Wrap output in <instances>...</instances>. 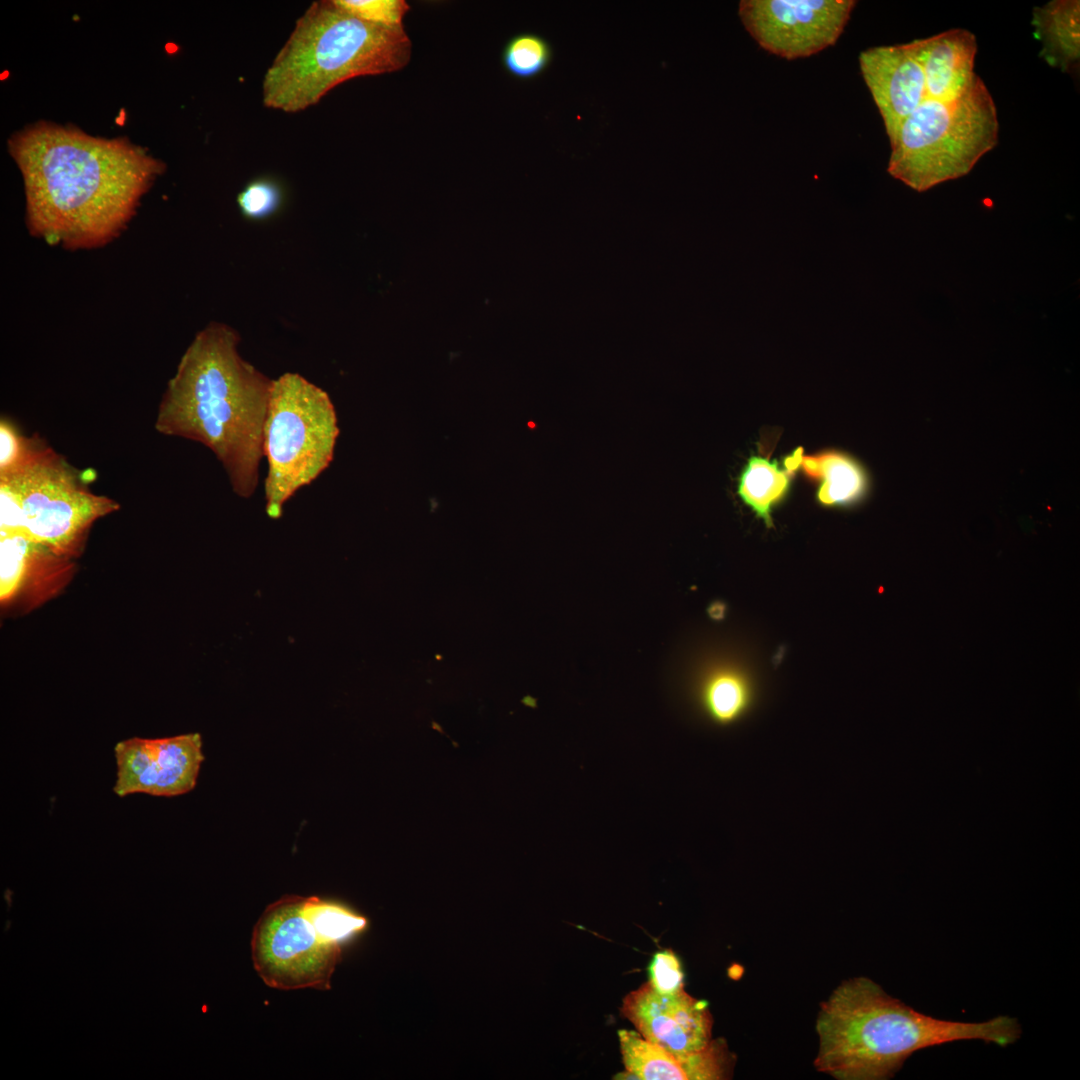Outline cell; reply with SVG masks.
I'll return each instance as SVG.
<instances>
[{"label": "cell", "mask_w": 1080, "mask_h": 1080, "mask_svg": "<svg viewBox=\"0 0 1080 1080\" xmlns=\"http://www.w3.org/2000/svg\"><path fill=\"white\" fill-rule=\"evenodd\" d=\"M28 232L69 251L102 248L128 227L165 164L124 137L38 121L11 135Z\"/></svg>", "instance_id": "obj_1"}, {"label": "cell", "mask_w": 1080, "mask_h": 1080, "mask_svg": "<svg viewBox=\"0 0 1080 1080\" xmlns=\"http://www.w3.org/2000/svg\"><path fill=\"white\" fill-rule=\"evenodd\" d=\"M230 326L212 322L182 355L158 406L155 429L209 448L234 493L254 495L272 379L244 360Z\"/></svg>", "instance_id": "obj_2"}, {"label": "cell", "mask_w": 1080, "mask_h": 1080, "mask_svg": "<svg viewBox=\"0 0 1080 1080\" xmlns=\"http://www.w3.org/2000/svg\"><path fill=\"white\" fill-rule=\"evenodd\" d=\"M816 1029L818 1071L840 1080H884L913 1053L960 1040L1006 1047L1022 1033L1016 1018L1000 1015L960 1022L920 1013L866 977L844 981L822 1004Z\"/></svg>", "instance_id": "obj_3"}, {"label": "cell", "mask_w": 1080, "mask_h": 1080, "mask_svg": "<svg viewBox=\"0 0 1080 1080\" xmlns=\"http://www.w3.org/2000/svg\"><path fill=\"white\" fill-rule=\"evenodd\" d=\"M411 41L403 26L363 21L333 0L311 3L262 80V102L287 113L317 104L337 85L405 67Z\"/></svg>", "instance_id": "obj_4"}, {"label": "cell", "mask_w": 1080, "mask_h": 1080, "mask_svg": "<svg viewBox=\"0 0 1080 1080\" xmlns=\"http://www.w3.org/2000/svg\"><path fill=\"white\" fill-rule=\"evenodd\" d=\"M994 99L980 76L952 100L926 98L890 142L888 173L917 192L967 175L998 143Z\"/></svg>", "instance_id": "obj_5"}, {"label": "cell", "mask_w": 1080, "mask_h": 1080, "mask_svg": "<svg viewBox=\"0 0 1080 1080\" xmlns=\"http://www.w3.org/2000/svg\"><path fill=\"white\" fill-rule=\"evenodd\" d=\"M339 435L326 391L298 373L273 380L264 425L265 511L279 519L286 502L331 464Z\"/></svg>", "instance_id": "obj_6"}, {"label": "cell", "mask_w": 1080, "mask_h": 1080, "mask_svg": "<svg viewBox=\"0 0 1080 1080\" xmlns=\"http://www.w3.org/2000/svg\"><path fill=\"white\" fill-rule=\"evenodd\" d=\"M15 487L22 505L23 533L54 553L77 557L93 523L119 503L93 493L67 461L38 438L25 460L0 474Z\"/></svg>", "instance_id": "obj_7"}, {"label": "cell", "mask_w": 1080, "mask_h": 1080, "mask_svg": "<svg viewBox=\"0 0 1080 1080\" xmlns=\"http://www.w3.org/2000/svg\"><path fill=\"white\" fill-rule=\"evenodd\" d=\"M251 954L254 969L271 988L326 990L341 947L310 919L305 897L287 895L267 906L258 918Z\"/></svg>", "instance_id": "obj_8"}, {"label": "cell", "mask_w": 1080, "mask_h": 1080, "mask_svg": "<svg viewBox=\"0 0 1080 1080\" xmlns=\"http://www.w3.org/2000/svg\"><path fill=\"white\" fill-rule=\"evenodd\" d=\"M856 3L855 0H742L738 14L760 47L794 60L833 46Z\"/></svg>", "instance_id": "obj_9"}, {"label": "cell", "mask_w": 1080, "mask_h": 1080, "mask_svg": "<svg viewBox=\"0 0 1080 1080\" xmlns=\"http://www.w3.org/2000/svg\"><path fill=\"white\" fill-rule=\"evenodd\" d=\"M119 797L143 793L172 797L191 791L204 760L199 733L166 738L133 737L114 747Z\"/></svg>", "instance_id": "obj_10"}, {"label": "cell", "mask_w": 1080, "mask_h": 1080, "mask_svg": "<svg viewBox=\"0 0 1080 1080\" xmlns=\"http://www.w3.org/2000/svg\"><path fill=\"white\" fill-rule=\"evenodd\" d=\"M620 1011L646 1040L680 1060L712 1040L708 1004L684 989L662 994L647 981L623 998Z\"/></svg>", "instance_id": "obj_11"}, {"label": "cell", "mask_w": 1080, "mask_h": 1080, "mask_svg": "<svg viewBox=\"0 0 1080 1080\" xmlns=\"http://www.w3.org/2000/svg\"><path fill=\"white\" fill-rule=\"evenodd\" d=\"M858 61L863 80L891 139L900 124L927 98L914 43L870 47L860 52Z\"/></svg>", "instance_id": "obj_12"}, {"label": "cell", "mask_w": 1080, "mask_h": 1080, "mask_svg": "<svg viewBox=\"0 0 1080 1080\" xmlns=\"http://www.w3.org/2000/svg\"><path fill=\"white\" fill-rule=\"evenodd\" d=\"M920 61L927 98L952 100L965 93L978 76L974 72L976 36L964 28H952L913 40Z\"/></svg>", "instance_id": "obj_13"}, {"label": "cell", "mask_w": 1080, "mask_h": 1080, "mask_svg": "<svg viewBox=\"0 0 1080 1080\" xmlns=\"http://www.w3.org/2000/svg\"><path fill=\"white\" fill-rule=\"evenodd\" d=\"M1034 37L1040 57L1052 68L1075 74L1080 62V2L1052 0L1032 11Z\"/></svg>", "instance_id": "obj_14"}, {"label": "cell", "mask_w": 1080, "mask_h": 1080, "mask_svg": "<svg viewBox=\"0 0 1080 1080\" xmlns=\"http://www.w3.org/2000/svg\"><path fill=\"white\" fill-rule=\"evenodd\" d=\"M788 472L802 468L810 477L821 481L818 501L826 506L850 505L860 501L867 493L869 479L865 469L852 457L826 452L806 456L803 449H796L784 460Z\"/></svg>", "instance_id": "obj_15"}, {"label": "cell", "mask_w": 1080, "mask_h": 1080, "mask_svg": "<svg viewBox=\"0 0 1080 1080\" xmlns=\"http://www.w3.org/2000/svg\"><path fill=\"white\" fill-rule=\"evenodd\" d=\"M754 689L740 668L720 665L705 673L698 686L699 703L714 723L722 726L742 718L753 703Z\"/></svg>", "instance_id": "obj_16"}, {"label": "cell", "mask_w": 1080, "mask_h": 1080, "mask_svg": "<svg viewBox=\"0 0 1080 1080\" xmlns=\"http://www.w3.org/2000/svg\"><path fill=\"white\" fill-rule=\"evenodd\" d=\"M618 1038L625 1070L638 1080H689L685 1060L646 1040L638 1031L621 1029Z\"/></svg>", "instance_id": "obj_17"}, {"label": "cell", "mask_w": 1080, "mask_h": 1080, "mask_svg": "<svg viewBox=\"0 0 1080 1080\" xmlns=\"http://www.w3.org/2000/svg\"><path fill=\"white\" fill-rule=\"evenodd\" d=\"M788 471L776 461L752 456L740 475L738 495L765 524L772 525L771 511L789 488Z\"/></svg>", "instance_id": "obj_18"}, {"label": "cell", "mask_w": 1080, "mask_h": 1080, "mask_svg": "<svg viewBox=\"0 0 1080 1080\" xmlns=\"http://www.w3.org/2000/svg\"><path fill=\"white\" fill-rule=\"evenodd\" d=\"M552 49L543 37L521 33L512 37L502 52V64L509 74L519 79L540 75L550 64Z\"/></svg>", "instance_id": "obj_19"}, {"label": "cell", "mask_w": 1080, "mask_h": 1080, "mask_svg": "<svg viewBox=\"0 0 1080 1080\" xmlns=\"http://www.w3.org/2000/svg\"><path fill=\"white\" fill-rule=\"evenodd\" d=\"M33 541L23 533H0V599L9 600L25 581Z\"/></svg>", "instance_id": "obj_20"}, {"label": "cell", "mask_w": 1080, "mask_h": 1080, "mask_svg": "<svg viewBox=\"0 0 1080 1080\" xmlns=\"http://www.w3.org/2000/svg\"><path fill=\"white\" fill-rule=\"evenodd\" d=\"M305 910L319 931L338 943L362 931L367 925L364 917L317 897H305Z\"/></svg>", "instance_id": "obj_21"}, {"label": "cell", "mask_w": 1080, "mask_h": 1080, "mask_svg": "<svg viewBox=\"0 0 1080 1080\" xmlns=\"http://www.w3.org/2000/svg\"><path fill=\"white\" fill-rule=\"evenodd\" d=\"M283 193L280 185L270 178L250 181L237 196L241 213L248 219L261 220L276 213L281 206Z\"/></svg>", "instance_id": "obj_22"}, {"label": "cell", "mask_w": 1080, "mask_h": 1080, "mask_svg": "<svg viewBox=\"0 0 1080 1080\" xmlns=\"http://www.w3.org/2000/svg\"><path fill=\"white\" fill-rule=\"evenodd\" d=\"M345 12L372 24L395 27L409 10L404 0H333Z\"/></svg>", "instance_id": "obj_23"}, {"label": "cell", "mask_w": 1080, "mask_h": 1080, "mask_svg": "<svg viewBox=\"0 0 1080 1080\" xmlns=\"http://www.w3.org/2000/svg\"><path fill=\"white\" fill-rule=\"evenodd\" d=\"M648 971V981L659 993L672 994L684 989L681 963L671 949L658 951L653 956Z\"/></svg>", "instance_id": "obj_24"}, {"label": "cell", "mask_w": 1080, "mask_h": 1080, "mask_svg": "<svg viewBox=\"0 0 1080 1080\" xmlns=\"http://www.w3.org/2000/svg\"><path fill=\"white\" fill-rule=\"evenodd\" d=\"M33 438H27L8 421L0 423V474L17 468L27 457Z\"/></svg>", "instance_id": "obj_25"}, {"label": "cell", "mask_w": 1080, "mask_h": 1080, "mask_svg": "<svg viewBox=\"0 0 1080 1080\" xmlns=\"http://www.w3.org/2000/svg\"><path fill=\"white\" fill-rule=\"evenodd\" d=\"M0 533H23L20 497L13 484L4 477H0Z\"/></svg>", "instance_id": "obj_26"}]
</instances>
